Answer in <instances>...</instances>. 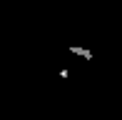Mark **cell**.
I'll list each match as a JSON object with an SVG mask.
<instances>
[{
  "instance_id": "1",
  "label": "cell",
  "mask_w": 122,
  "mask_h": 120,
  "mask_svg": "<svg viewBox=\"0 0 122 120\" xmlns=\"http://www.w3.org/2000/svg\"><path fill=\"white\" fill-rule=\"evenodd\" d=\"M67 53H72V55H80V58H85V60H92L95 55H92V50H87V48H80V45H70L67 48Z\"/></svg>"
},
{
  "instance_id": "2",
  "label": "cell",
  "mask_w": 122,
  "mask_h": 120,
  "mask_svg": "<svg viewBox=\"0 0 122 120\" xmlns=\"http://www.w3.org/2000/svg\"><path fill=\"white\" fill-rule=\"evenodd\" d=\"M67 78H70V70L62 68V70H60V80H67Z\"/></svg>"
}]
</instances>
